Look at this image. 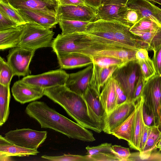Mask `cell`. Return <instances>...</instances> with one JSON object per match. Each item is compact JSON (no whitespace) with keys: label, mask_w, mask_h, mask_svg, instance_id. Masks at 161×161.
Segmentation results:
<instances>
[{"label":"cell","mask_w":161,"mask_h":161,"mask_svg":"<svg viewBox=\"0 0 161 161\" xmlns=\"http://www.w3.org/2000/svg\"><path fill=\"white\" fill-rule=\"evenodd\" d=\"M17 10L26 23L36 24L49 29L55 27L58 23L56 16L47 13L29 9Z\"/></svg>","instance_id":"obj_16"},{"label":"cell","mask_w":161,"mask_h":161,"mask_svg":"<svg viewBox=\"0 0 161 161\" xmlns=\"http://www.w3.org/2000/svg\"><path fill=\"white\" fill-rule=\"evenodd\" d=\"M99 96L89 86L82 97L85 101L89 116L103 131L104 120L107 115Z\"/></svg>","instance_id":"obj_11"},{"label":"cell","mask_w":161,"mask_h":161,"mask_svg":"<svg viewBox=\"0 0 161 161\" xmlns=\"http://www.w3.org/2000/svg\"><path fill=\"white\" fill-rule=\"evenodd\" d=\"M93 71L89 86L99 95L105 84L118 67L116 66L101 67L93 64Z\"/></svg>","instance_id":"obj_20"},{"label":"cell","mask_w":161,"mask_h":161,"mask_svg":"<svg viewBox=\"0 0 161 161\" xmlns=\"http://www.w3.org/2000/svg\"><path fill=\"white\" fill-rule=\"evenodd\" d=\"M92 60L93 63L103 68L112 66H116L119 67L129 62L121 58L107 56L96 57L93 58Z\"/></svg>","instance_id":"obj_31"},{"label":"cell","mask_w":161,"mask_h":161,"mask_svg":"<svg viewBox=\"0 0 161 161\" xmlns=\"http://www.w3.org/2000/svg\"><path fill=\"white\" fill-rule=\"evenodd\" d=\"M135 102L126 101L118 105L104 121L103 131L111 134L112 131L124 121L135 109Z\"/></svg>","instance_id":"obj_12"},{"label":"cell","mask_w":161,"mask_h":161,"mask_svg":"<svg viewBox=\"0 0 161 161\" xmlns=\"http://www.w3.org/2000/svg\"><path fill=\"white\" fill-rule=\"evenodd\" d=\"M44 95L62 107L79 124L97 133L102 131L89 116L82 96L71 91L65 85L44 89Z\"/></svg>","instance_id":"obj_3"},{"label":"cell","mask_w":161,"mask_h":161,"mask_svg":"<svg viewBox=\"0 0 161 161\" xmlns=\"http://www.w3.org/2000/svg\"><path fill=\"white\" fill-rule=\"evenodd\" d=\"M115 84V80L111 76L102 88L100 94V99L107 116L117 106Z\"/></svg>","instance_id":"obj_19"},{"label":"cell","mask_w":161,"mask_h":161,"mask_svg":"<svg viewBox=\"0 0 161 161\" xmlns=\"http://www.w3.org/2000/svg\"><path fill=\"white\" fill-rule=\"evenodd\" d=\"M10 0H0V1H1L3 2L7 3V2Z\"/></svg>","instance_id":"obj_57"},{"label":"cell","mask_w":161,"mask_h":161,"mask_svg":"<svg viewBox=\"0 0 161 161\" xmlns=\"http://www.w3.org/2000/svg\"><path fill=\"white\" fill-rule=\"evenodd\" d=\"M53 2L58 4V0H49Z\"/></svg>","instance_id":"obj_56"},{"label":"cell","mask_w":161,"mask_h":161,"mask_svg":"<svg viewBox=\"0 0 161 161\" xmlns=\"http://www.w3.org/2000/svg\"><path fill=\"white\" fill-rule=\"evenodd\" d=\"M126 6L129 8L139 10L142 18H148L160 23L154 16L153 3L150 2L147 0H129Z\"/></svg>","instance_id":"obj_26"},{"label":"cell","mask_w":161,"mask_h":161,"mask_svg":"<svg viewBox=\"0 0 161 161\" xmlns=\"http://www.w3.org/2000/svg\"><path fill=\"white\" fill-rule=\"evenodd\" d=\"M25 112L36 120L41 128L53 130L69 138L87 142L95 140L91 131L59 114L43 102H32L27 105Z\"/></svg>","instance_id":"obj_1"},{"label":"cell","mask_w":161,"mask_h":161,"mask_svg":"<svg viewBox=\"0 0 161 161\" xmlns=\"http://www.w3.org/2000/svg\"><path fill=\"white\" fill-rule=\"evenodd\" d=\"M14 76L13 71L7 62L0 57V84L10 86Z\"/></svg>","instance_id":"obj_33"},{"label":"cell","mask_w":161,"mask_h":161,"mask_svg":"<svg viewBox=\"0 0 161 161\" xmlns=\"http://www.w3.org/2000/svg\"><path fill=\"white\" fill-rule=\"evenodd\" d=\"M115 88L117 106L128 100L125 93L116 81Z\"/></svg>","instance_id":"obj_44"},{"label":"cell","mask_w":161,"mask_h":161,"mask_svg":"<svg viewBox=\"0 0 161 161\" xmlns=\"http://www.w3.org/2000/svg\"><path fill=\"white\" fill-rule=\"evenodd\" d=\"M44 89L28 84L22 80L14 83L11 88V92L14 99L24 104L33 102L42 97Z\"/></svg>","instance_id":"obj_13"},{"label":"cell","mask_w":161,"mask_h":161,"mask_svg":"<svg viewBox=\"0 0 161 161\" xmlns=\"http://www.w3.org/2000/svg\"><path fill=\"white\" fill-rule=\"evenodd\" d=\"M56 17L61 20L92 22L97 20L96 9L88 5H58Z\"/></svg>","instance_id":"obj_9"},{"label":"cell","mask_w":161,"mask_h":161,"mask_svg":"<svg viewBox=\"0 0 161 161\" xmlns=\"http://www.w3.org/2000/svg\"><path fill=\"white\" fill-rule=\"evenodd\" d=\"M144 102V97L142 94L135 104V114L133 123L132 138L130 142L128 144L130 148L139 152L140 137L144 122L143 108Z\"/></svg>","instance_id":"obj_18"},{"label":"cell","mask_w":161,"mask_h":161,"mask_svg":"<svg viewBox=\"0 0 161 161\" xmlns=\"http://www.w3.org/2000/svg\"><path fill=\"white\" fill-rule=\"evenodd\" d=\"M137 61L140 66L142 75L146 81L156 74L153 62L150 58Z\"/></svg>","instance_id":"obj_35"},{"label":"cell","mask_w":161,"mask_h":161,"mask_svg":"<svg viewBox=\"0 0 161 161\" xmlns=\"http://www.w3.org/2000/svg\"><path fill=\"white\" fill-rule=\"evenodd\" d=\"M112 152L119 160L120 161H128L130 155L129 149L120 145H112Z\"/></svg>","instance_id":"obj_38"},{"label":"cell","mask_w":161,"mask_h":161,"mask_svg":"<svg viewBox=\"0 0 161 161\" xmlns=\"http://www.w3.org/2000/svg\"><path fill=\"white\" fill-rule=\"evenodd\" d=\"M156 148L158 149L159 150V151H161V136L156 146Z\"/></svg>","instance_id":"obj_53"},{"label":"cell","mask_w":161,"mask_h":161,"mask_svg":"<svg viewBox=\"0 0 161 161\" xmlns=\"http://www.w3.org/2000/svg\"><path fill=\"white\" fill-rule=\"evenodd\" d=\"M149 2L151 1L155 3H158L161 5V0H147Z\"/></svg>","instance_id":"obj_54"},{"label":"cell","mask_w":161,"mask_h":161,"mask_svg":"<svg viewBox=\"0 0 161 161\" xmlns=\"http://www.w3.org/2000/svg\"><path fill=\"white\" fill-rule=\"evenodd\" d=\"M154 12V16L161 25V8H159L153 4Z\"/></svg>","instance_id":"obj_50"},{"label":"cell","mask_w":161,"mask_h":161,"mask_svg":"<svg viewBox=\"0 0 161 161\" xmlns=\"http://www.w3.org/2000/svg\"><path fill=\"white\" fill-rule=\"evenodd\" d=\"M161 27L160 24L149 18L143 17L130 28V31L135 35L157 30Z\"/></svg>","instance_id":"obj_28"},{"label":"cell","mask_w":161,"mask_h":161,"mask_svg":"<svg viewBox=\"0 0 161 161\" xmlns=\"http://www.w3.org/2000/svg\"><path fill=\"white\" fill-rule=\"evenodd\" d=\"M161 136V130L158 124L150 126L147 141L143 150L139 152L138 160H148L151 153L156 150Z\"/></svg>","instance_id":"obj_23"},{"label":"cell","mask_w":161,"mask_h":161,"mask_svg":"<svg viewBox=\"0 0 161 161\" xmlns=\"http://www.w3.org/2000/svg\"><path fill=\"white\" fill-rule=\"evenodd\" d=\"M141 74L137 60L130 61L124 65L117 67L111 77L120 86L127 100L132 101L135 87Z\"/></svg>","instance_id":"obj_5"},{"label":"cell","mask_w":161,"mask_h":161,"mask_svg":"<svg viewBox=\"0 0 161 161\" xmlns=\"http://www.w3.org/2000/svg\"><path fill=\"white\" fill-rule=\"evenodd\" d=\"M147 50L141 48L137 50L135 54V57L137 61L144 60L149 58Z\"/></svg>","instance_id":"obj_46"},{"label":"cell","mask_w":161,"mask_h":161,"mask_svg":"<svg viewBox=\"0 0 161 161\" xmlns=\"http://www.w3.org/2000/svg\"><path fill=\"white\" fill-rule=\"evenodd\" d=\"M37 149L27 148L14 144L0 145V153L9 156L25 157L36 155Z\"/></svg>","instance_id":"obj_27"},{"label":"cell","mask_w":161,"mask_h":161,"mask_svg":"<svg viewBox=\"0 0 161 161\" xmlns=\"http://www.w3.org/2000/svg\"><path fill=\"white\" fill-rule=\"evenodd\" d=\"M86 4L97 9L101 5L102 0H84Z\"/></svg>","instance_id":"obj_49"},{"label":"cell","mask_w":161,"mask_h":161,"mask_svg":"<svg viewBox=\"0 0 161 161\" xmlns=\"http://www.w3.org/2000/svg\"><path fill=\"white\" fill-rule=\"evenodd\" d=\"M0 12L19 25L26 23L19 14L17 10L8 3L0 1Z\"/></svg>","instance_id":"obj_32"},{"label":"cell","mask_w":161,"mask_h":161,"mask_svg":"<svg viewBox=\"0 0 161 161\" xmlns=\"http://www.w3.org/2000/svg\"><path fill=\"white\" fill-rule=\"evenodd\" d=\"M93 71V64L78 72L69 74L65 86L71 91L82 96L89 83Z\"/></svg>","instance_id":"obj_14"},{"label":"cell","mask_w":161,"mask_h":161,"mask_svg":"<svg viewBox=\"0 0 161 161\" xmlns=\"http://www.w3.org/2000/svg\"><path fill=\"white\" fill-rule=\"evenodd\" d=\"M10 86L0 84V126L7 120L9 113Z\"/></svg>","instance_id":"obj_25"},{"label":"cell","mask_w":161,"mask_h":161,"mask_svg":"<svg viewBox=\"0 0 161 161\" xmlns=\"http://www.w3.org/2000/svg\"><path fill=\"white\" fill-rule=\"evenodd\" d=\"M16 10L43 11L56 16L58 4L49 0H10L7 2Z\"/></svg>","instance_id":"obj_15"},{"label":"cell","mask_w":161,"mask_h":161,"mask_svg":"<svg viewBox=\"0 0 161 161\" xmlns=\"http://www.w3.org/2000/svg\"><path fill=\"white\" fill-rule=\"evenodd\" d=\"M91 161H119V159L112 153H103L89 155Z\"/></svg>","instance_id":"obj_40"},{"label":"cell","mask_w":161,"mask_h":161,"mask_svg":"<svg viewBox=\"0 0 161 161\" xmlns=\"http://www.w3.org/2000/svg\"><path fill=\"white\" fill-rule=\"evenodd\" d=\"M58 5L78 6L87 5L84 0H58Z\"/></svg>","instance_id":"obj_45"},{"label":"cell","mask_w":161,"mask_h":161,"mask_svg":"<svg viewBox=\"0 0 161 161\" xmlns=\"http://www.w3.org/2000/svg\"><path fill=\"white\" fill-rule=\"evenodd\" d=\"M135 108L129 117L112 131L111 135L119 139L124 140L130 143L131 140Z\"/></svg>","instance_id":"obj_24"},{"label":"cell","mask_w":161,"mask_h":161,"mask_svg":"<svg viewBox=\"0 0 161 161\" xmlns=\"http://www.w3.org/2000/svg\"><path fill=\"white\" fill-rule=\"evenodd\" d=\"M61 69H71L82 67L92 64L90 57L77 53H62L57 54Z\"/></svg>","instance_id":"obj_17"},{"label":"cell","mask_w":161,"mask_h":161,"mask_svg":"<svg viewBox=\"0 0 161 161\" xmlns=\"http://www.w3.org/2000/svg\"><path fill=\"white\" fill-rule=\"evenodd\" d=\"M130 27L117 21L98 19L90 22L86 33L93 35L96 41L120 48L147 50L149 46L130 31Z\"/></svg>","instance_id":"obj_2"},{"label":"cell","mask_w":161,"mask_h":161,"mask_svg":"<svg viewBox=\"0 0 161 161\" xmlns=\"http://www.w3.org/2000/svg\"><path fill=\"white\" fill-rule=\"evenodd\" d=\"M122 17L126 25L130 27L142 18L139 10L129 8L126 5L122 12Z\"/></svg>","instance_id":"obj_34"},{"label":"cell","mask_w":161,"mask_h":161,"mask_svg":"<svg viewBox=\"0 0 161 161\" xmlns=\"http://www.w3.org/2000/svg\"><path fill=\"white\" fill-rule=\"evenodd\" d=\"M35 51L18 46L10 50L7 62L13 71L14 76L24 77L30 75L29 66Z\"/></svg>","instance_id":"obj_8"},{"label":"cell","mask_w":161,"mask_h":161,"mask_svg":"<svg viewBox=\"0 0 161 161\" xmlns=\"http://www.w3.org/2000/svg\"><path fill=\"white\" fill-rule=\"evenodd\" d=\"M112 145L111 143H105L97 146L86 147L87 151L86 154L89 155H95L103 153H112Z\"/></svg>","instance_id":"obj_37"},{"label":"cell","mask_w":161,"mask_h":161,"mask_svg":"<svg viewBox=\"0 0 161 161\" xmlns=\"http://www.w3.org/2000/svg\"><path fill=\"white\" fill-rule=\"evenodd\" d=\"M153 61L156 71V74L161 75V45L154 51Z\"/></svg>","instance_id":"obj_41"},{"label":"cell","mask_w":161,"mask_h":161,"mask_svg":"<svg viewBox=\"0 0 161 161\" xmlns=\"http://www.w3.org/2000/svg\"><path fill=\"white\" fill-rule=\"evenodd\" d=\"M47 133L46 131L22 128L10 130L5 134L4 137L12 144L37 149L46 140Z\"/></svg>","instance_id":"obj_7"},{"label":"cell","mask_w":161,"mask_h":161,"mask_svg":"<svg viewBox=\"0 0 161 161\" xmlns=\"http://www.w3.org/2000/svg\"><path fill=\"white\" fill-rule=\"evenodd\" d=\"M13 144L10 142L5 137L2 135L0 136V145H4Z\"/></svg>","instance_id":"obj_51"},{"label":"cell","mask_w":161,"mask_h":161,"mask_svg":"<svg viewBox=\"0 0 161 161\" xmlns=\"http://www.w3.org/2000/svg\"><path fill=\"white\" fill-rule=\"evenodd\" d=\"M129 0H102L101 4L126 5Z\"/></svg>","instance_id":"obj_48"},{"label":"cell","mask_w":161,"mask_h":161,"mask_svg":"<svg viewBox=\"0 0 161 161\" xmlns=\"http://www.w3.org/2000/svg\"><path fill=\"white\" fill-rule=\"evenodd\" d=\"M149 127L150 126L147 125L143 122L140 140V153L143 150L145 147L149 134Z\"/></svg>","instance_id":"obj_43"},{"label":"cell","mask_w":161,"mask_h":161,"mask_svg":"<svg viewBox=\"0 0 161 161\" xmlns=\"http://www.w3.org/2000/svg\"><path fill=\"white\" fill-rule=\"evenodd\" d=\"M90 22L75 20H61L58 21L62 34L85 32Z\"/></svg>","instance_id":"obj_29"},{"label":"cell","mask_w":161,"mask_h":161,"mask_svg":"<svg viewBox=\"0 0 161 161\" xmlns=\"http://www.w3.org/2000/svg\"><path fill=\"white\" fill-rule=\"evenodd\" d=\"M24 25L0 31V49L18 47L22 34Z\"/></svg>","instance_id":"obj_22"},{"label":"cell","mask_w":161,"mask_h":161,"mask_svg":"<svg viewBox=\"0 0 161 161\" xmlns=\"http://www.w3.org/2000/svg\"><path fill=\"white\" fill-rule=\"evenodd\" d=\"M41 157L47 160L51 161H91L89 155L83 156L70 154H65L57 156H51L46 155Z\"/></svg>","instance_id":"obj_36"},{"label":"cell","mask_w":161,"mask_h":161,"mask_svg":"<svg viewBox=\"0 0 161 161\" xmlns=\"http://www.w3.org/2000/svg\"><path fill=\"white\" fill-rule=\"evenodd\" d=\"M54 32L49 29L31 23L24 25L18 47L36 51L51 46Z\"/></svg>","instance_id":"obj_4"},{"label":"cell","mask_w":161,"mask_h":161,"mask_svg":"<svg viewBox=\"0 0 161 161\" xmlns=\"http://www.w3.org/2000/svg\"><path fill=\"white\" fill-rule=\"evenodd\" d=\"M146 82L141 74L139 76L135 87L133 100L135 103L142 94Z\"/></svg>","instance_id":"obj_42"},{"label":"cell","mask_w":161,"mask_h":161,"mask_svg":"<svg viewBox=\"0 0 161 161\" xmlns=\"http://www.w3.org/2000/svg\"><path fill=\"white\" fill-rule=\"evenodd\" d=\"M143 118L145 123L148 126H151L154 122V118L151 114H149L146 111V107L144 105L143 108Z\"/></svg>","instance_id":"obj_47"},{"label":"cell","mask_w":161,"mask_h":161,"mask_svg":"<svg viewBox=\"0 0 161 161\" xmlns=\"http://www.w3.org/2000/svg\"><path fill=\"white\" fill-rule=\"evenodd\" d=\"M142 94L144 106L154 118L153 124H158L161 111V75L156 74L147 81Z\"/></svg>","instance_id":"obj_6"},{"label":"cell","mask_w":161,"mask_h":161,"mask_svg":"<svg viewBox=\"0 0 161 161\" xmlns=\"http://www.w3.org/2000/svg\"><path fill=\"white\" fill-rule=\"evenodd\" d=\"M158 125L159 128L161 129V111L160 112L159 117L158 121Z\"/></svg>","instance_id":"obj_55"},{"label":"cell","mask_w":161,"mask_h":161,"mask_svg":"<svg viewBox=\"0 0 161 161\" xmlns=\"http://www.w3.org/2000/svg\"><path fill=\"white\" fill-rule=\"evenodd\" d=\"M126 5L101 4L96 9L97 20L117 21L126 25L122 17V12Z\"/></svg>","instance_id":"obj_21"},{"label":"cell","mask_w":161,"mask_h":161,"mask_svg":"<svg viewBox=\"0 0 161 161\" xmlns=\"http://www.w3.org/2000/svg\"><path fill=\"white\" fill-rule=\"evenodd\" d=\"M19 25L0 12V31L17 27Z\"/></svg>","instance_id":"obj_39"},{"label":"cell","mask_w":161,"mask_h":161,"mask_svg":"<svg viewBox=\"0 0 161 161\" xmlns=\"http://www.w3.org/2000/svg\"><path fill=\"white\" fill-rule=\"evenodd\" d=\"M149 46L150 50L154 51L161 45V27L153 31L136 35Z\"/></svg>","instance_id":"obj_30"},{"label":"cell","mask_w":161,"mask_h":161,"mask_svg":"<svg viewBox=\"0 0 161 161\" xmlns=\"http://www.w3.org/2000/svg\"><path fill=\"white\" fill-rule=\"evenodd\" d=\"M69 74L62 69L50 71L35 75H29L21 80L29 85L43 89L58 85H65Z\"/></svg>","instance_id":"obj_10"},{"label":"cell","mask_w":161,"mask_h":161,"mask_svg":"<svg viewBox=\"0 0 161 161\" xmlns=\"http://www.w3.org/2000/svg\"><path fill=\"white\" fill-rule=\"evenodd\" d=\"M13 160L12 159L11 156H9L5 154L0 153V161H12Z\"/></svg>","instance_id":"obj_52"}]
</instances>
